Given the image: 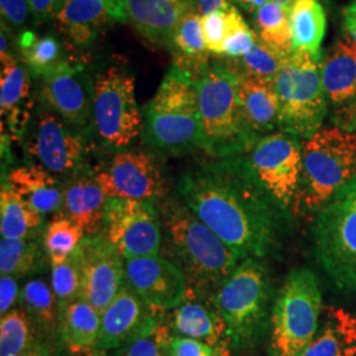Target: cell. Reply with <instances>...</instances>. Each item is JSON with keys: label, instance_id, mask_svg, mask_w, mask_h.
Returning a JSON list of instances; mask_svg holds the SVG:
<instances>
[{"label": "cell", "instance_id": "1", "mask_svg": "<svg viewBox=\"0 0 356 356\" xmlns=\"http://www.w3.org/2000/svg\"><path fill=\"white\" fill-rule=\"evenodd\" d=\"M178 200L244 259L280 250L285 207L260 184L245 156L194 166L178 181Z\"/></svg>", "mask_w": 356, "mask_h": 356}, {"label": "cell", "instance_id": "2", "mask_svg": "<svg viewBox=\"0 0 356 356\" xmlns=\"http://www.w3.org/2000/svg\"><path fill=\"white\" fill-rule=\"evenodd\" d=\"M166 247L185 273L188 292L211 298L243 259L179 200L161 207Z\"/></svg>", "mask_w": 356, "mask_h": 356}, {"label": "cell", "instance_id": "3", "mask_svg": "<svg viewBox=\"0 0 356 356\" xmlns=\"http://www.w3.org/2000/svg\"><path fill=\"white\" fill-rule=\"evenodd\" d=\"M273 285L263 260L248 257L220 284L211 301L229 329L231 350L250 351L270 330Z\"/></svg>", "mask_w": 356, "mask_h": 356}, {"label": "cell", "instance_id": "4", "mask_svg": "<svg viewBox=\"0 0 356 356\" xmlns=\"http://www.w3.org/2000/svg\"><path fill=\"white\" fill-rule=\"evenodd\" d=\"M200 114V148L213 159L241 156L259 140L247 126L238 76L227 65H213L195 82Z\"/></svg>", "mask_w": 356, "mask_h": 356}, {"label": "cell", "instance_id": "5", "mask_svg": "<svg viewBox=\"0 0 356 356\" xmlns=\"http://www.w3.org/2000/svg\"><path fill=\"white\" fill-rule=\"evenodd\" d=\"M144 139L161 152L182 154L200 148L195 82L175 65L144 108Z\"/></svg>", "mask_w": 356, "mask_h": 356}, {"label": "cell", "instance_id": "6", "mask_svg": "<svg viewBox=\"0 0 356 356\" xmlns=\"http://www.w3.org/2000/svg\"><path fill=\"white\" fill-rule=\"evenodd\" d=\"M356 177V135L346 128H321L302 144V175L296 200L318 210Z\"/></svg>", "mask_w": 356, "mask_h": 356}, {"label": "cell", "instance_id": "7", "mask_svg": "<svg viewBox=\"0 0 356 356\" xmlns=\"http://www.w3.org/2000/svg\"><path fill=\"white\" fill-rule=\"evenodd\" d=\"M323 58L293 51L275 79L279 98V128L298 139H309L322 128L327 114V95L322 79Z\"/></svg>", "mask_w": 356, "mask_h": 356}, {"label": "cell", "instance_id": "8", "mask_svg": "<svg viewBox=\"0 0 356 356\" xmlns=\"http://www.w3.org/2000/svg\"><path fill=\"white\" fill-rule=\"evenodd\" d=\"M313 243L319 264L337 288L356 292V177L319 207Z\"/></svg>", "mask_w": 356, "mask_h": 356}, {"label": "cell", "instance_id": "9", "mask_svg": "<svg viewBox=\"0 0 356 356\" xmlns=\"http://www.w3.org/2000/svg\"><path fill=\"white\" fill-rule=\"evenodd\" d=\"M323 310L316 275L297 268L276 294L270 319V347L275 356H298L318 330Z\"/></svg>", "mask_w": 356, "mask_h": 356}, {"label": "cell", "instance_id": "10", "mask_svg": "<svg viewBox=\"0 0 356 356\" xmlns=\"http://www.w3.org/2000/svg\"><path fill=\"white\" fill-rule=\"evenodd\" d=\"M143 126L135 78L123 66H110L94 81V127L99 139L122 151L140 135Z\"/></svg>", "mask_w": 356, "mask_h": 356}, {"label": "cell", "instance_id": "11", "mask_svg": "<svg viewBox=\"0 0 356 356\" xmlns=\"http://www.w3.org/2000/svg\"><path fill=\"white\" fill-rule=\"evenodd\" d=\"M102 234L124 260L159 254L163 225L152 202L108 198Z\"/></svg>", "mask_w": 356, "mask_h": 356}, {"label": "cell", "instance_id": "12", "mask_svg": "<svg viewBox=\"0 0 356 356\" xmlns=\"http://www.w3.org/2000/svg\"><path fill=\"white\" fill-rule=\"evenodd\" d=\"M248 157L254 176L285 209L297 197L302 175V145L288 132H273L260 138Z\"/></svg>", "mask_w": 356, "mask_h": 356}, {"label": "cell", "instance_id": "13", "mask_svg": "<svg viewBox=\"0 0 356 356\" xmlns=\"http://www.w3.org/2000/svg\"><path fill=\"white\" fill-rule=\"evenodd\" d=\"M26 149L38 165L53 175L76 173L86 154L85 134L40 103Z\"/></svg>", "mask_w": 356, "mask_h": 356}, {"label": "cell", "instance_id": "14", "mask_svg": "<svg viewBox=\"0 0 356 356\" xmlns=\"http://www.w3.org/2000/svg\"><path fill=\"white\" fill-rule=\"evenodd\" d=\"M38 97L41 104L82 134L94 127V82L76 60L42 76Z\"/></svg>", "mask_w": 356, "mask_h": 356}, {"label": "cell", "instance_id": "15", "mask_svg": "<svg viewBox=\"0 0 356 356\" xmlns=\"http://www.w3.org/2000/svg\"><path fill=\"white\" fill-rule=\"evenodd\" d=\"M124 284L156 313L169 312L186 298L189 284L182 269L159 254L126 260Z\"/></svg>", "mask_w": 356, "mask_h": 356}, {"label": "cell", "instance_id": "16", "mask_svg": "<svg viewBox=\"0 0 356 356\" xmlns=\"http://www.w3.org/2000/svg\"><path fill=\"white\" fill-rule=\"evenodd\" d=\"M95 177L107 198L153 202L164 195L161 170L148 153L119 151Z\"/></svg>", "mask_w": 356, "mask_h": 356}, {"label": "cell", "instance_id": "17", "mask_svg": "<svg viewBox=\"0 0 356 356\" xmlns=\"http://www.w3.org/2000/svg\"><path fill=\"white\" fill-rule=\"evenodd\" d=\"M79 254L82 298L102 314L124 285L126 260L102 232L86 236Z\"/></svg>", "mask_w": 356, "mask_h": 356}, {"label": "cell", "instance_id": "18", "mask_svg": "<svg viewBox=\"0 0 356 356\" xmlns=\"http://www.w3.org/2000/svg\"><path fill=\"white\" fill-rule=\"evenodd\" d=\"M160 323L159 313L124 284L101 314L97 351L111 353L141 337L152 335Z\"/></svg>", "mask_w": 356, "mask_h": 356}, {"label": "cell", "instance_id": "19", "mask_svg": "<svg viewBox=\"0 0 356 356\" xmlns=\"http://www.w3.org/2000/svg\"><path fill=\"white\" fill-rule=\"evenodd\" d=\"M204 298L188 292L182 304L163 313L160 322L175 335L210 344L229 355L232 350L227 325L213 301L206 304Z\"/></svg>", "mask_w": 356, "mask_h": 356}, {"label": "cell", "instance_id": "20", "mask_svg": "<svg viewBox=\"0 0 356 356\" xmlns=\"http://www.w3.org/2000/svg\"><path fill=\"white\" fill-rule=\"evenodd\" d=\"M0 113L1 132L13 140H22L26 135L35 110L29 73L19 64L11 51L0 53Z\"/></svg>", "mask_w": 356, "mask_h": 356}, {"label": "cell", "instance_id": "21", "mask_svg": "<svg viewBox=\"0 0 356 356\" xmlns=\"http://www.w3.org/2000/svg\"><path fill=\"white\" fill-rule=\"evenodd\" d=\"M95 173H79L64 185V200L61 214L81 226L86 236L101 234L107 204Z\"/></svg>", "mask_w": 356, "mask_h": 356}, {"label": "cell", "instance_id": "22", "mask_svg": "<svg viewBox=\"0 0 356 356\" xmlns=\"http://www.w3.org/2000/svg\"><path fill=\"white\" fill-rule=\"evenodd\" d=\"M185 0H126L132 26L153 44H169L179 22L188 13Z\"/></svg>", "mask_w": 356, "mask_h": 356}, {"label": "cell", "instance_id": "23", "mask_svg": "<svg viewBox=\"0 0 356 356\" xmlns=\"http://www.w3.org/2000/svg\"><path fill=\"white\" fill-rule=\"evenodd\" d=\"M238 76L244 120L254 136H267L279 128L280 106L275 82L250 74Z\"/></svg>", "mask_w": 356, "mask_h": 356}, {"label": "cell", "instance_id": "24", "mask_svg": "<svg viewBox=\"0 0 356 356\" xmlns=\"http://www.w3.org/2000/svg\"><path fill=\"white\" fill-rule=\"evenodd\" d=\"M322 79L335 110L356 102V44L347 33L325 56Z\"/></svg>", "mask_w": 356, "mask_h": 356}, {"label": "cell", "instance_id": "25", "mask_svg": "<svg viewBox=\"0 0 356 356\" xmlns=\"http://www.w3.org/2000/svg\"><path fill=\"white\" fill-rule=\"evenodd\" d=\"M101 334V313L86 300L63 307L58 331V350L72 355H86L97 351Z\"/></svg>", "mask_w": 356, "mask_h": 356}, {"label": "cell", "instance_id": "26", "mask_svg": "<svg viewBox=\"0 0 356 356\" xmlns=\"http://www.w3.org/2000/svg\"><path fill=\"white\" fill-rule=\"evenodd\" d=\"M3 181L42 216L54 213L63 206L64 185L49 170L38 164L15 168Z\"/></svg>", "mask_w": 356, "mask_h": 356}, {"label": "cell", "instance_id": "27", "mask_svg": "<svg viewBox=\"0 0 356 356\" xmlns=\"http://www.w3.org/2000/svg\"><path fill=\"white\" fill-rule=\"evenodd\" d=\"M168 48L173 57V65L197 82L207 72L209 51L204 45L202 17L189 10L179 22Z\"/></svg>", "mask_w": 356, "mask_h": 356}, {"label": "cell", "instance_id": "28", "mask_svg": "<svg viewBox=\"0 0 356 356\" xmlns=\"http://www.w3.org/2000/svg\"><path fill=\"white\" fill-rule=\"evenodd\" d=\"M355 346V316L342 307L323 306L318 330L298 356H344Z\"/></svg>", "mask_w": 356, "mask_h": 356}, {"label": "cell", "instance_id": "29", "mask_svg": "<svg viewBox=\"0 0 356 356\" xmlns=\"http://www.w3.org/2000/svg\"><path fill=\"white\" fill-rule=\"evenodd\" d=\"M56 26L76 47H89L113 17L102 0H67Z\"/></svg>", "mask_w": 356, "mask_h": 356}, {"label": "cell", "instance_id": "30", "mask_svg": "<svg viewBox=\"0 0 356 356\" xmlns=\"http://www.w3.org/2000/svg\"><path fill=\"white\" fill-rule=\"evenodd\" d=\"M20 302L35 326L38 339L58 347L63 309L51 285L41 279L28 281L22 289Z\"/></svg>", "mask_w": 356, "mask_h": 356}, {"label": "cell", "instance_id": "31", "mask_svg": "<svg viewBox=\"0 0 356 356\" xmlns=\"http://www.w3.org/2000/svg\"><path fill=\"white\" fill-rule=\"evenodd\" d=\"M293 51L323 58L321 44L326 35V13L318 0H297L289 13Z\"/></svg>", "mask_w": 356, "mask_h": 356}, {"label": "cell", "instance_id": "32", "mask_svg": "<svg viewBox=\"0 0 356 356\" xmlns=\"http://www.w3.org/2000/svg\"><path fill=\"white\" fill-rule=\"evenodd\" d=\"M44 223V216L23 201L7 185L0 191V231L4 239H26L36 236V231Z\"/></svg>", "mask_w": 356, "mask_h": 356}, {"label": "cell", "instance_id": "33", "mask_svg": "<svg viewBox=\"0 0 356 356\" xmlns=\"http://www.w3.org/2000/svg\"><path fill=\"white\" fill-rule=\"evenodd\" d=\"M19 51L28 73L40 78L49 74L72 58L65 54L60 41L54 36H38L31 31H24L22 33Z\"/></svg>", "mask_w": 356, "mask_h": 356}, {"label": "cell", "instance_id": "34", "mask_svg": "<svg viewBox=\"0 0 356 356\" xmlns=\"http://www.w3.org/2000/svg\"><path fill=\"white\" fill-rule=\"evenodd\" d=\"M44 247L35 236L26 239H4L0 242V273L23 277L36 273L44 266Z\"/></svg>", "mask_w": 356, "mask_h": 356}, {"label": "cell", "instance_id": "35", "mask_svg": "<svg viewBox=\"0 0 356 356\" xmlns=\"http://www.w3.org/2000/svg\"><path fill=\"white\" fill-rule=\"evenodd\" d=\"M257 36L273 51L284 57L293 53L292 31L289 13L279 3L270 0L256 11Z\"/></svg>", "mask_w": 356, "mask_h": 356}, {"label": "cell", "instance_id": "36", "mask_svg": "<svg viewBox=\"0 0 356 356\" xmlns=\"http://www.w3.org/2000/svg\"><path fill=\"white\" fill-rule=\"evenodd\" d=\"M86 238V234L67 216H54L42 234V247L49 264L61 263L76 252Z\"/></svg>", "mask_w": 356, "mask_h": 356}, {"label": "cell", "instance_id": "37", "mask_svg": "<svg viewBox=\"0 0 356 356\" xmlns=\"http://www.w3.org/2000/svg\"><path fill=\"white\" fill-rule=\"evenodd\" d=\"M38 332L26 310L13 307L0 319V356H19L38 341Z\"/></svg>", "mask_w": 356, "mask_h": 356}, {"label": "cell", "instance_id": "38", "mask_svg": "<svg viewBox=\"0 0 356 356\" xmlns=\"http://www.w3.org/2000/svg\"><path fill=\"white\" fill-rule=\"evenodd\" d=\"M286 58L257 36L254 48L243 57L231 58L227 66L235 74H250L275 82Z\"/></svg>", "mask_w": 356, "mask_h": 356}, {"label": "cell", "instance_id": "39", "mask_svg": "<svg viewBox=\"0 0 356 356\" xmlns=\"http://www.w3.org/2000/svg\"><path fill=\"white\" fill-rule=\"evenodd\" d=\"M51 266V286L61 309L82 297V267L79 248L69 259Z\"/></svg>", "mask_w": 356, "mask_h": 356}, {"label": "cell", "instance_id": "40", "mask_svg": "<svg viewBox=\"0 0 356 356\" xmlns=\"http://www.w3.org/2000/svg\"><path fill=\"white\" fill-rule=\"evenodd\" d=\"M244 22L242 15L235 7L206 15L202 17V33L204 45L209 53L222 56L223 45L234 29Z\"/></svg>", "mask_w": 356, "mask_h": 356}, {"label": "cell", "instance_id": "41", "mask_svg": "<svg viewBox=\"0 0 356 356\" xmlns=\"http://www.w3.org/2000/svg\"><path fill=\"white\" fill-rule=\"evenodd\" d=\"M154 338L169 356H229L210 344L175 335L160 322Z\"/></svg>", "mask_w": 356, "mask_h": 356}, {"label": "cell", "instance_id": "42", "mask_svg": "<svg viewBox=\"0 0 356 356\" xmlns=\"http://www.w3.org/2000/svg\"><path fill=\"white\" fill-rule=\"evenodd\" d=\"M257 33L248 26L245 22L234 29L223 45V56L229 58H239L254 48Z\"/></svg>", "mask_w": 356, "mask_h": 356}, {"label": "cell", "instance_id": "43", "mask_svg": "<svg viewBox=\"0 0 356 356\" xmlns=\"http://www.w3.org/2000/svg\"><path fill=\"white\" fill-rule=\"evenodd\" d=\"M106 356H169L165 350L159 344L152 335L141 337L139 339L126 344L111 353H104Z\"/></svg>", "mask_w": 356, "mask_h": 356}, {"label": "cell", "instance_id": "44", "mask_svg": "<svg viewBox=\"0 0 356 356\" xmlns=\"http://www.w3.org/2000/svg\"><path fill=\"white\" fill-rule=\"evenodd\" d=\"M1 23L10 29H23L29 11L28 0H0Z\"/></svg>", "mask_w": 356, "mask_h": 356}, {"label": "cell", "instance_id": "45", "mask_svg": "<svg viewBox=\"0 0 356 356\" xmlns=\"http://www.w3.org/2000/svg\"><path fill=\"white\" fill-rule=\"evenodd\" d=\"M66 1L67 0H28V6L35 22L41 24L56 19Z\"/></svg>", "mask_w": 356, "mask_h": 356}, {"label": "cell", "instance_id": "46", "mask_svg": "<svg viewBox=\"0 0 356 356\" xmlns=\"http://www.w3.org/2000/svg\"><path fill=\"white\" fill-rule=\"evenodd\" d=\"M22 292L16 277L1 275L0 277V314L4 316L13 310L15 304L20 300Z\"/></svg>", "mask_w": 356, "mask_h": 356}, {"label": "cell", "instance_id": "47", "mask_svg": "<svg viewBox=\"0 0 356 356\" xmlns=\"http://www.w3.org/2000/svg\"><path fill=\"white\" fill-rule=\"evenodd\" d=\"M335 119L339 127L346 128L356 135V102L335 110Z\"/></svg>", "mask_w": 356, "mask_h": 356}, {"label": "cell", "instance_id": "48", "mask_svg": "<svg viewBox=\"0 0 356 356\" xmlns=\"http://www.w3.org/2000/svg\"><path fill=\"white\" fill-rule=\"evenodd\" d=\"M229 7H231L229 0H198L197 13L201 17H204L206 15H210Z\"/></svg>", "mask_w": 356, "mask_h": 356}, {"label": "cell", "instance_id": "49", "mask_svg": "<svg viewBox=\"0 0 356 356\" xmlns=\"http://www.w3.org/2000/svg\"><path fill=\"white\" fill-rule=\"evenodd\" d=\"M57 346L38 339L31 348H28L26 353L19 356H57Z\"/></svg>", "mask_w": 356, "mask_h": 356}, {"label": "cell", "instance_id": "50", "mask_svg": "<svg viewBox=\"0 0 356 356\" xmlns=\"http://www.w3.org/2000/svg\"><path fill=\"white\" fill-rule=\"evenodd\" d=\"M344 26L347 35L356 44V0L344 8Z\"/></svg>", "mask_w": 356, "mask_h": 356}, {"label": "cell", "instance_id": "51", "mask_svg": "<svg viewBox=\"0 0 356 356\" xmlns=\"http://www.w3.org/2000/svg\"><path fill=\"white\" fill-rule=\"evenodd\" d=\"M243 6L248 10V11H257L259 8H261L263 6H266L270 0H239Z\"/></svg>", "mask_w": 356, "mask_h": 356}, {"label": "cell", "instance_id": "52", "mask_svg": "<svg viewBox=\"0 0 356 356\" xmlns=\"http://www.w3.org/2000/svg\"><path fill=\"white\" fill-rule=\"evenodd\" d=\"M273 1H276V3H279L280 6H282L288 13H291L292 11L293 6H294V3L297 1V0H273Z\"/></svg>", "mask_w": 356, "mask_h": 356}, {"label": "cell", "instance_id": "53", "mask_svg": "<svg viewBox=\"0 0 356 356\" xmlns=\"http://www.w3.org/2000/svg\"><path fill=\"white\" fill-rule=\"evenodd\" d=\"M57 356H98V353L95 351V353H92V354H86V355H72V354H67V353H64V351L58 350V351H57Z\"/></svg>", "mask_w": 356, "mask_h": 356}, {"label": "cell", "instance_id": "54", "mask_svg": "<svg viewBox=\"0 0 356 356\" xmlns=\"http://www.w3.org/2000/svg\"><path fill=\"white\" fill-rule=\"evenodd\" d=\"M344 356H356V346L355 347H353Z\"/></svg>", "mask_w": 356, "mask_h": 356}, {"label": "cell", "instance_id": "55", "mask_svg": "<svg viewBox=\"0 0 356 356\" xmlns=\"http://www.w3.org/2000/svg\"><path fill=\"white\" fill-rule=\"evenodd\" d=\"M97 353H98V356H106L104 353H99V351H97Z\"/></svg>", "mask_w": 356, "mask_h": 356}]
</instances>
